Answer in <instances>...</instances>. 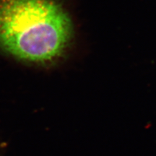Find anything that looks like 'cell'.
<instances>
[{"label":"cell","instance_id":"1","mask_svg":"<svg viewBox=\"0 0 156 156\" xmlns=\"http://www.w3.org/2000/svg\"><path fill=\"white\" fill-rule=\"evenodd\" d=\"M75 29L62 0H0V54L19 64L58 65L73 47Z\"/></svg>","mask_w":156,"mask_h":156}]
</instances>
